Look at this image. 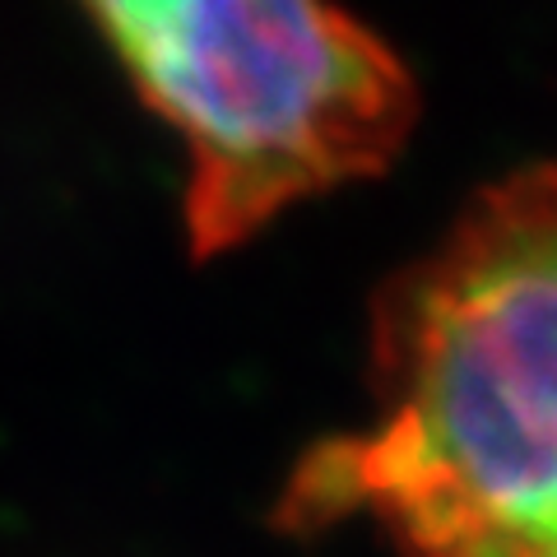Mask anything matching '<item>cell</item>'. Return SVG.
Listing matches in <instances>:
<instances>
[{"label": "cell", "instance_id": "obj_1", "mask_svg": "<svg viewBox=\"0 0 557 557\" xmlns=\"http://www.w3.org/2000/svg\"><path fill=\"white\" fill-rule=\"evenodd\" d=\"M372 423L311 446L274 525L395 557H557V163L474 190L372 302Z\"/></svg>", "mask_w": 557, "mask_h": 557}, {"label": "cell", "instance_id": "obj_2", "mask_svg": "<svg viewBox=\"0 0 557 557\" xmlns=\"http://www.w3.org/2000/svg\"><path fill=\"white\" fill-rule=\"evenodd\" d=\"M89 20L186 145V247L209 260L284 209L386 172L418 121L409 65L311 0H102Z\"/></svg>", "mask_w": 557, "mask_h": 557}]
</instances>
